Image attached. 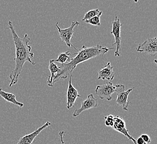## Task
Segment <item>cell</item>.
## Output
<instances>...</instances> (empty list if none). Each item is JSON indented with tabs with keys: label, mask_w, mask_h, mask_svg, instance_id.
I'll return each instance as SVG.
<instances>
[{
	"label": "cell",
	"mask_w": 157,
	"mask_h": 144,
	"mask_svg": "<svg viewBox=\"0 0 157 144\" xmlns=\"http://www.w3.org/2000/svg\"><path fill=\"white\" fill-rule=\"evenodd\" d=\"M6 28L11 31L13 41L15 46L16 57L14 58L15 67L10 74L9 87H11L13 85L18 82L19 77L23 70L25 63L29 62L35 66L36 63L32 60L34 57V53L31 51L32 47L29 44L30 41L29 36L27 34H25L24 37L20 38L16 33L11 21L9 22L8 27H6Z\"/></svg>",
	"instance_id": "cell-1"
},
{
	"label": "cell",
	"mask_w": 157,
	"mask_h": 144,
	"mask_svg": "<svg viewBox=\"0 0 157 144\" xmlns=\"http://www.w3.org/2000/svg\"><path fill=\"white\" fill-rule=\"evenodd\" d=\"M134 2L135 3H137V2H138V0H134Z\"/></svg>",
	"instance_id": "cell-22"
},
{
	"label": "cell",
	"mask_w": 157,
	"mask_h": 144,
	"mask_svg": "<svg viewBox=\"0 0 157 144\" xmlns=\"http://www.w3.org/2000/svg\"><path fill=\"white\" fill-rule=\"evenodd\" d=\"M112 31L110 33L114 36L115 42L112 45H116L114 56L115 57H120L121 52L120 50L121 48V27L122 24H121L120 20L118 18V16L115 15L114 20L112 22Z\"/></svg>",
	"instance_id": "cell-6"
},
{
	"label": "cell",
	"mask_w": 157,
	"mask_h": 144,
	"mask_svg": "<svg viewBox=\"0 0 157 144\" xmlns=\"http://www.w3.org/2000/svg\"><path fill=\"white\" fill-rule=\"evenodd\" d=\"M71 53L69 51L61 53L58 55V58L56 59H51L53 62H58L62 64H67L69 63L71 60L72 58L70 57Z\"/></svg>",
	"instance_id": "cell-15"
},
{
	"label": "cell",
	"mask_w": 157,
	"mask_h": 144,
	"mask_svg": "<svg viewBox=\"0 0 157 144\" xmlns=\"http://www.w3.org/2000/svg\"><path fill=\"white\" fill-rule=\"evenodd\" d=\"M66 132L64 131H61L59 132V139H60V141L61 144H65L64 141H63V136L65 135Z\"/></svg>",
	"instance_id": "cell-20"
},
{
	"label": "cell",
	"mask_w": 157,
	"mask_h": 144,
	"mask_svg": "<svg viewBox=\"0 0 157 144\" xmlns=\"http://www.w3.org/2000/svg\"><path fill=\"white\" fill-rule=\"evenodd\" d=\"M114 116L112 114L106 116L104 117V124L106 126H109L112 128L114 124Z\"/></svg>",
	"instance_id": "cell-18"
},
{
	"label": "cell",
	"mask_w": 157,
	"mask_h": 144,
	"mask_svg": "<svg viewBox=\"0 0 157 144\" xmlns=\"http://www.w3.org/2000/svg\"><path fill=\"white\" fill-rule=\"evenodd\" d=\"M52 125V123L49 121L46 122L43 125L39 127L38 129L35 130L33 132H31L29 134L25 135L24 136H22L15 144H32L33 141L36 138L37 136L39 135L40 132L42 131L46 128H48Z\"/></svg>",
	"instance_id": "cell-10"
},
{
	"label": "cell",
	"mask_w": 157,
	"mask_h": 144,
	"mask_svg": "<svg viewBox=\"0 0 157 144\" xmlns=\"http://www.w3.org/2000/svg\"><path fill=\"white\" fill-rule=\"evenodd\" d=\"M101 11H99V9H91L88 11V12H86L85 14L84 18H82V21H84L85 20H87L91 18H93L95 17V16L98 15Z\"/></svg>",
	"instance_id": "cell-17"
},
{
	"label": "cell",
	"mask_w": 157,
	"mask_h": 144,
	"mask_svg": "<svg viewBox=\"0 0 157 144\" xmlns=\"http://www.w3.org/2000/svg\"><path fill=\"white\" fill-rule=\"evenodd\" d=\"M79 24H80V23L78 22V21H73L69 27L65 28V29H61L60 27L58 26V23H56L55 24V26L57 28V30L59 33V36L62 40V41L65 42L68 47L70 48V47H73V48H74L77 51H78L77 49V48H76L71 43V39L73 38V34L74 33V28L75 27L78 26Z\"/></svg>",
	"instance_id": "cell-3"
},
{
	"label": "cell",
	"mask_w": 157,
	"mask_h": 144,
	"mask_svg": "<svg viewBox=\"0 0 157 144\" xmlns=\"http://www.w3.org/2000/svg\"><path fill=\"white\" fill-rule=\"evenodd\" d=\"M98 107V101L97 99L94 97L93 94H89L86 99H85L82 103L81 107L75 110L73 114V117H78L80 114L83 111L88 110L92 108H96Z\"/></svg>",
	"instance_id": "cell-8"
},
{
	"label": "cell",
	"mask_w": 157,
	"mask_h": 144,
	"mask_svg": "<svg viewBox=\"0 0 157 144\" xmlns=\"http://www.w3.org/2000/svg\"><path fill=\"white\" fill-rule=\"evenodd\" d=\"M0 96L2 97L4 100H5L6 102L17 105L20 108H22L24 106V103L20 102L17 101V100H16L15 94L11 93H7L3 91L2 88H0Z\"/></svg>",
	"instance_id": "cell-13"
},
{
	"label": "cell",
	"mask_w": 157,
	"mask_h": 144,
	"mask_svg": "<svg viewBox=\"0 0 157 144\" xmlns=\"http://www.w3.org/2000/svg\"><path fill=\"white\" fill-rule=\"evenodd\" d=\"M117 86L112 82H107L101 85H98L95 92L97 96H99L101 100L105 99L108 101L112 100V95L116 92Z\"/></svg>",
	"instance_id": "cell-4"
},
{
	"label": "cell",
	"mask_w": 157,
	"mask_h": 144,
	"mask_svg": "<svg viewBox=\"0 0 157 144\" xmlns=\"http://www.w3.org/2000/svg\"><path fill=\"white\" fill-rule=\"evenodd\" d=\"M140 137L146 144H149L151 142V139L148 134H142L140 135Z\"/></svg>",
	"instance_id": "cell-19"
},
{
	"label": "cell",
	"mask_w": 157,
	"mask_h": 144,
	"mask_svg": "<svg viewBox=\"0 0 157 144\" xmlns=\"http://www.w3.org/2000/svg\"><path fill=\"white\" fill-rule=\"evenodd\" d=\"M136 51L139 53H145L153 57L156 56L157 54V37L151 38L146 39L145 41L139 44L136 48Z\"/></svg>",
	"instance_id": "cell-5"
},
{
	"label": "cell",
	"mask_w": 157,
	"mask_h": 144,
	"mask_svg": "<svg viewBox=\"0 0 157 144\" xmlns=\"http://www.w3.org/2000/svg\"><path fill=\"white\" fill-rule=\"evenodd\" d=\"M112 128L124 135L129 141H133L134 144H136V140L129 134L128 130L126 127V124L123 117L120 116H114V124Z\"/></svg>",
	"instance_id": "cell-9"
},
{
	"label": "cell",
	"mask_w": 157,
	"mask_h": 144,
	"mask_svg": "<svg viewBox=\"0 0 157 144\" xmlns=\"http://www.w3.org/2000/svg\"><path fill=\"white\" fill-rule=\"evenodd\" d=\"M115 77V73L113 71V67L110 62H108L105 66L101 68L98 72V79L112 81Z\"/></svg>",
	"instance_id": "cell-12"
},
{
	"label": "cell",
	"mask_w": 157,
	"mask_h": 144,
	"mask_svg": "<svg viewBox=\"0 0 157 144\" xmlns=\"http://www.w3.org/2000/svg\"><path fill=\"white\" fill-rule=\"evenodd\" d=\"M103 12L100 11L98 15L95 16L93 18H90L87 20L84 21L85 23H88V24H90L93 26H99L101 23H100V17L102 15Z\"/></svg>",
	"instance_id": "cell-16"
},
{
	"label": "cell",
	"mask_w": 157,
	"mask_h": 144,
	"mask_svg": "<svg viewBox=\"0 0 157 144\" xmlns=\"http://www.w3.org/2000/svg\"><path fill=\"white\" fill-rule=\"evenodd\" d=\"M136 140V144H147L145 143L140 136L138 137Z\"/></svg>",
	"instance_id": "cell-21"
},
{
	"label": "cell",
	"mask_w": 157,
	"mask_h": 144,
	"mask_svg": "<svg viewBox=\"0 0 157 144\" xmlns=\"http://www.w3.org/2000/svg\"><path fill=\"white\" fill-rule=\"evenodd\" d=\"M133 88H129L127 90H124L117 93V97L116 99V102L118 106H121L124 111L128 110V105L130 104V102L128 100L129 94L133 90Z\"/></svg>",
	"instance_id": "cell-11"
},
{
	"label": "cell",
	"mask_w": 157,
	"mask_h": 144,
	"mask_svg": "<svg viewBox=\"0 0 157 144\" xmlns=\"http://www.w3.org/2000/svg\"><path fill=\"white\" fill-rule=\"evenodd\" d=\"M48 69L51 73L50 76H48V79L47 81V84L48 87H53L52 81L55 77L58 74V72L59 71V67L57 66V64L55 62H53L52 60L49 62V66Z\"/></svg>",
	"instance_id": "cell-14"
},
{
	"label": "cell",
	"mask_w": 157,
	"mask_h": 144,
	"mask_svg": "<svg viewBox=\"0 0 157 144\" xmlns=\"http://www.w3.org/2000/svg\"><path fill=\"white\" fill-rule=\"evenodd\" d=\"M114 49V47L108 48L103 47L100 44H97V45L89 47L82 45V49L78 51V52L75 54H76L75 57L72 58L70 62L67 64H62L59 67V71L53 80V86L57 81L61 79H65L69 75L72 74L74 70L79 64L95 57L103 56L109 51Z\"/></svg>",
	"instance_id": "cell-2"
},
{
	"label": "cell",
	"mask_w": 157,
	"mask_h": 144,
	"mask_svg": "<svg viewBox=\"0 0 157 144\" xmlns=\"http://www.w3.org/2000/svg\"><path fill=\"white\" fill-rule=\"evenodd\" d=\"M72 78L73 75L71 74L70 76L69 81L67 90V108L68 110H71L74 106L76 100L77 98L81 97L78 94V90L73 86Z\"/></svg>",
	"instance_id": "cell-7"
}]
</instances>
